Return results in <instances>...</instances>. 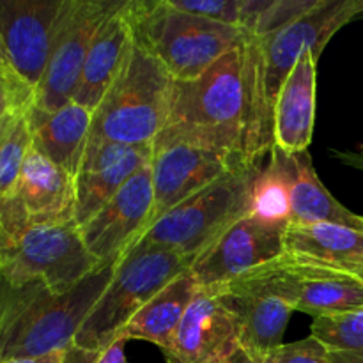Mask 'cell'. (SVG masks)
<instances>
[{"mask_svg": "<svg viewBox=\"0 0 363 363\" xmlns=\"http://www.w3.org/2000/svg\"><path fill=\"white\" fill-rule=\"evenodd\" d=\"M190 266L191 261L177 252L140 245L131 248L113 268L108 287L74 337V346L106 350L130 319Z\"/></svg>", "mask_w": 363, "mask_h": 363, "instance_id": "obj_7", "label": "cell"}, {"mask_svg": "<svg viewBox=\"0 0 363 363\" xmlns=\"http://www.w3.org/2000/svg\"><path fill=\"white\" fill-rule=\"evenodd\" d=\"M64 0H0V41L9 67L32 89L45 77Z\"/></svg>", "mask_w": 363, "mask_h": 363, "instance_id": "obj_14", "label": "cell"}, {"mask_svg": "<svg viewBox=\"0 0 363 363\" xmlns=\"http://www.w3.org/2000/svg\"><path fill=\"white\" fill-rule=\"evenodd\" d=\"M261 162L245 163L156 220L135 243L177 252L194 262L229 227L250 215L252 184Z\"/></svg>", "mask_w": 363, "mask_h": 363, "instance_id": "obj_6", "label": "cell"}, {"mask_svg": "<svg viewBox=\"0 0 363 363\" xmlns=\"http://www.w3.org/2000/svg\"><path fill=\"white\" fill-rule=\"evenodd\" d=\"M245 277L282 298L294 312L318 318L363 308V277L280 255Z\"/></svg>", "mask_w": 363, "mask_h": 363, "instance_id": "obj_9", "label": "cell"}, {"mask_svg": "<svg viewBox=\"0 0 363 363\" xmlns=\"http://www.w3.org/2000/svg\"><path fill=\"white\" fill-rule=\"evenodd\" d=\"M264 363H335L325 347L312 337L291 344H282L269 351Z\"/></svg>", "mask_w": 363, "mask_h": 363, "instance_id": "obj_30", "label": "cell"}, {"mask_svg": "<svg viewBox=\"0 0 363 363\" xmlns=\"http://www.w3.org/2000/svg\"><path fill=\"white\" fill-rule=\"evenodd\" d=\"M172 77L135 39L113 84L92 116L89 140L152 145L169 119Z\"/></svg>", "mask_w": 363, "mask_h": 363, "instance_id": "obj_5", "label": "cell"}, {"mask_svg": "<svg viewBox=\"0 0 363 363\" xmlns=\"http://www.w3.org/2000/svg\"><path fill=\"white\" fill-rule=\"evenodd\" d=\"M321 0H259V11L250 34L266 38L311 13Z\"/></svg>", "mask_w": 363, "mask_h": 363, "instance_id": "obj_28", "label": "cell"}, {"mask_svg": "<svg viewBox=\"0 0 363 363\" xmlns=\"http://www.w3.org/2000/svg\"><path fill=\"white\" fill-rule=\"evenodd\" d=\"M133 35L169 71L172 80H194L247 38L229 27L174 7L169 0H130Z\"/></svg>", "mask_w": 363, "mask_h": 363, "instance_id": "obj_4", "label": "cell"}, {"mask_svg": "<svg viewBox=\"0 0 363 363\" xmlns=\"http://www.w3.org/2000/svg\"><path fill=\"white\" fill-rule=\"evenodd\" d=\"M199 291L201 287L188 269L151 298L121 330L117 339L145 340L165 351Z\"/></svg>", "mask_w": 363, "mask_h": 363, "instance_id": "obj_23", "label": "cell"}, {"mask_svg": "<svg viewBox=\"0 0 363 363\" xmlns=\"http://www.w3.org/2000/svg\"><path fill=\"white\" fill-rule=\"evenodd\" d=\"M245 163L255 162H248L241 155L213 151L190 144L152 147L149 165H151L155 204H152L149 227L174 208Z\"/></svg>", "mask_w": 363, "mask_h": 363, "instance_id": "obj_13", "label": "cell"}, {"mask_svg": "<svg viewBox=\"0 0 363 363\" xmlns=\"http://www.w3.org/2000/svg\"><path fill=\"white\" fill-rule=\"evenodd\" d=\"M94 112L71 99L53 112L28 108L32 147L77 179L91 137Z\"/></svg>", "mask_w": 363, "mask_h": 363, "instance_id": "obj_22", "label": "cell"}, {"mask_svg": "<svg viewBox=\"0 0 363 363\" xmlns=\"http://www.w3.org/2000/svg\"><path fill=\"white\" fill-rule=\"evenodd\" d=\"M238 347L233 315L211 291L201 289L163 357L167 363H225Z\"/></svg>", "mask_w": 363, "mask_h": 363, "instance_id": "obj_17", "label": "cell"}, {"mask_svg": "<svg viewBox=\"0 0 363 363\" xmlns=\"http://www.w3.org/2000/svg\"><path fill=\"white\" fill-rule=\"evenodd\" d=\"M209 291L233 315L240 333V347L264 358L269 351L282 346L294 312L282 298L245 275Z\"/></svg>", "mask_w": 363, "mask_h": 363, "instance_id": "obj_15", "label": "cell"}, {"mask_svg": "<svg viewBox=\"0 0 363 363\" xmlns=\"http://www.w3.org/2000/svg\"><path fill=\"white\" fill-rule=\"evenodd\" d=\"M152 145H138L130 156L116 165L105 167L91 172H80L77 176V208L74 222L84 225L91 220L142 167L151 163Z\"/></svg>", "mask_w": 363, "mask_h": 363, "instance_id": "obj_24", "label": "cell"}, {"mask_svg": "<svg viewBox=\"0 0 363 363\" xmlns=\"http://www.w3.org/2000/svg\"><path fill=\"white\" fill-rule=\"evenodd\" d=\"M131 43L133 25L130 16V0H124L123 6L106 18L96 34L89 48L73 101L92 112L98 108L103 96L119 74Z\"/></svg>", "mask_w": 363, "mask_h": 363, "instance_id": "obj_21", "label": "cell"}, {"mask_svg": "<svg viewBox=\"0 0 363 363\" xmlns=\"http://www.w3.org/2000/svg\"><path fill=\"white\" fill-rule=\"evenodd\" d=\"M64 351H57V353L45 354V357H34V358H13V360H4L0 363H62Z\"/></svg>", "mask_w": 363, "mask_h": 363, "instance_id": "obj_36", "label": "cell"}, {"mask_svg": "<svg viewBox=\"0 0 363 363\" xmlns=\"http://www.w3.org/2000/svg\"><path fill=\"white\" fill-rule=\"evenodd\" d=\"M7 67H9V62H7L6 52H4L2 41H0V71H2V69H7Z\"/></svg>", "mask_w": 363, "mask_h": 363, "instance_id": "obj_38", "label": "cell"}, {"mask_svg": "<svg viewBox=\"0 0 363 363\" xmlns=\"http://www.w3.org/2000/svg\"><path fill=\"white\" fill-rule=\"evenodd\" d=\"M124 0H64L45 77L34 94V106L53 112L73 99L89 48L106 18Z\"/></svg>", "mask_w": 363, "mask_h": 363, "instance_id": "obj_8", "label": "cell"}, {"mask_svg": "<svg viewBox=\"0 0 363 363\" xmlns=\"http://www.w3.org/2000/svg\"><path fill=\"white\" fill-rule=\"evenodd\" d=\"M225 363H264V358H259L255 354H250L248 351H245L243 347H238L233 357Z\"/></svg>", "mask_w": 363, "mask_h": 363, "instance_id": "obj_37", "label": "cell"}, {"mask_svg": "<svg viewBox=\"0 0 363 363\" xmlns=\"http://www.w3.org/2000/svg\"><path fill=\"white\" fill-rule=\"evenodd\" d=\"M137 147L138 145L117 144V142L110 140H89L84 152V160H82L80 172H91V170L116 165L121 160L130 156Z\"/></svg>", "mask_w": 363, "mask_h": 363, "instance_id": "obj_32", "label": "cell"}, {"mask_svg": "<svg viewBox=\"0 0 363 363\" xmlns=\"http://www.w3.org/2000/svg\"><path fill=\"white\" fill-rule=\"evenodd\" d=\"M126 342V339H116V342H112L106 350L101 351L96 363H126V354H124Z\"/></svg>", "mask_w": 363, "mask_h": 363, "instance_id": "obj_34", "label": "cell"}, {"mask_svg": "<svg viewBox=\"0 0 363 363\" xmlns=\"http://www.w3.org/2000/svg\"><path fill=\"white\" fill-rule=\"evenodd\" d=\"M363 16V0H321L308 14L261 39L262 82L269 106L303 53L319 60L330 39L350 21ZM257 38V35H255Z\"/></svg>", "mask_w": 363, "mask_h": 363, "instance_id": "obj_10", "label": "cell"}, {"mask_svg": "<svg viewBox=\"0 0 363 363\" xmlns=\"http://www.w3.org/2000/svg\"><path fill=\"white\" fill-rule=\"evenodd\" d=\"M311 337L335 363H363V308L318 315Z\"/></svg>", "mask_w": 363, "mask_h": 363, "instance_id": "obj_25", "label": "cell"}, {"mask_svg": "<svg viewBox=\"0 0 363 363\" xmlns=\"http://www.w3.org/2000/svg\"><path fill=\"white\" fill-rule=\"evenodd\" d=\"M99 354H101V351L84 350V347H78L73 344V346L67 347L66 353H64L62 363H96Z\"/></svg>", "mask_w": 363, "mask_h": 363, "instance_id": "obj_33", "label": "cell"}, {"mask_svg": "<svg viewBox=\"0 0 363 363\" xmlns=\"http://www.w3.org/2000/svg\"><path fill=\"white\" fill-rule=\"evenodd\" d=\"M0 201L25 222H74L77 179L30 147L13 194Z\"/></svg>", "mask_w": 363, "mask_h": 363, "instance_id": "obj_16", "label": "cell"}, {"mask_svg": "<svg viewBox=\"0 0 363 363\" xmlns=\"http://www.w3.org/2000/svg\"><path fill=\"white\" fill-rule=\"evenodd\" d=\"M99 272L74 222L30 223L0 201V284L11 289L41 284L66 293Z\"/></svg>", "mask_w": 363, "mask_h": 363, "instance_id": "obj_3", "label": "cell"}, {"mask_svg": "<svg viewBox=\"0 0 363 363\" xmlns=\"http://www.w3.org/2000/svg\"><path fill=\"white\" fill-rule=\"evenodd\" d=\"M287 223L247 215L225 230L190 266L201 289H216L284 255Z\"/></svg>", "mask_w": 363, "mask_h": 363, "instance_id": "obj_12", "label": "cell"}, {"mask_svg": "<svg viewBox=\"0 0 363 363\" xmlns=\"http://www.w3.org/2000/svg\"><path fill=\"white\" fill-rule=\"evenodd\" d=\"M284 254L335 272L363 277V230L339 223H287Z\"/></svg>", "mask_w": 363, "mask_h": 363, "instance_id": "obj_20", "label": "cell"}, {"mask_svg": "<svg viewBox=\"0 0 363 363\" xmlns=\"http://www.w3.org/2000/svg\"><path fill=\"white\" fill-rule=\"evenodd\" d=\"M269 160L279 165L289 186L291 223H339L362 229V216L340 204L323 184L312 165L311 155L272 147Z\"/></svg>", "mask_w": 363, "mask_h": 363, "instance_id": "obj_18", "label": "cell"}, {"mask_svg": "<svg viewBox=\"0 0 363 363\" xmlns=\"http://www.w3.org/2000/svg\"><path fill=\"white\" fill-rule=\"evenodd\" d=\"M30 106L14 110L0 121V199L13 194L21 167L32 147L28 124Z\"/></svg>", "mask_w": 363, "mask_h": 363, "instance_id": "obj_26", "label": "cell"}, {"mask_svg": "<svg viewBox=\"0 0 363 363\" xmlns=\"http://www.w3.org/2000/svg\"><path fill=\"white\" fill-rule=\"evenodd\" d=\"M35 91L11 67L0 71V121L11 112L34 105Z\"/></svg>", "mask_w": 363, "mask_h": 363, "instance_id": "obj_31", "label": "cell"}, {"mask_svg": "<svg viewBox=\"0 0 363 363\" xmlns=\"http://www.w3.org/2000/svg\"><path fill=\"white\" fill-rule=\"evenodd\" d=\"M332 155L344 167L363 172V149L360 151H332Z\"/></svg>", "mask_w": 363, "mask_h": 363, "instance_id": "obj_35", "label": "cell"}, {"mask_svg": "<svg viewBox=\"0 0 363 363\" xmlns=\"http://www.w3.org/2000/svg\"><path fill=\"white\" fill-rule=\"evenodd\" d=\"M362 230H363V216H362Z\"/></svg>", "mask_w": 363, "mask_h": 363, "instance_id": "obj_39", "label": "cell"}, {"mask_svg": "<svg viewBox=\"0 0 363 363\" xmlns=\"http://www.w3.org/2000/svg\"><path fill=\"white\" fill-rule=\"evenodd\" d=\"M113 268L92 273L66 293H53L41 284L21 289L0 284V362L45 357L73 346Z\"/></svg>", "mask_w": 363, "mask_h": 363, "instance_id": "obj_2", "label": "cell"}, {"mask_svg": "<svg viewBox=\"0 0 363 363\" xmlns=\"http://www.w3.org/2000/svg\"><path fill=\"white\" fill-rule=\"evenodd\" d=\"M315 77L318 60L303 53L286 78L273 106V147L305 152L312 144L315 121Z\"/></svg>", "mask_w": 363, "mask_h": 363, "instance_id": "obj_19", "label": "cell"}, {"mask_svg": "<svg viewBox=\"0 0 363 363\" xmlns=\"http://www.w3.org/2000/svg\"><path fill=\"white\" fill-rule=\"evenodd\" d=\"M174 7L245 30L247 0H169Z\"/></svg>", "mask_w": 363, "mask_h": 363, "instance_id": "obj_29", "label": "cell"}, {"mask_svg": "<svg viewBox=\"0 0 363 363\" xmlns=\"http://www.w3.org/2000/svg\"><path fill=\"white\" fill-rule=\"evenodd\" d=\"M152 204L151 165H145L91 220L78 227L99 269L113 268L144 236L151 223Z\"/></svg>", "mask_w": 363, "mask_h": 363, "instance_id": "obj_11", "label": "cell"}, {"mask_svg": "<svg viewBox=\"0 0 363 363\" xmlns=\"http://www.w3.org/2000/svg\"><path fill=\"white\" fill-rule=\"evenodd\" d=\"M248 124L250 98L240 45L201 77L174 80L169 119L152 147L190 144L245 158Z\"/></svg>", "mask_w": 363, "mask_h": 363, "instance_id": "obj_1", "label": "cell"}, {"mask_svg": "<svg viewBox=\"0 0 363 363\" xmlns=\"http://www.w3.org/2000/svg\"><path fill=\"white\" fill-rule=\"evenodd\" d=\"M250 215L272 223H289L291 199L289 186L279 165L269 160L266 169L259 170L252 184Z\"/></svg>", "mask_w": 363, "mask_h": 363, "instance_id": "obj_27", "label": "cell"}]
</instances>
